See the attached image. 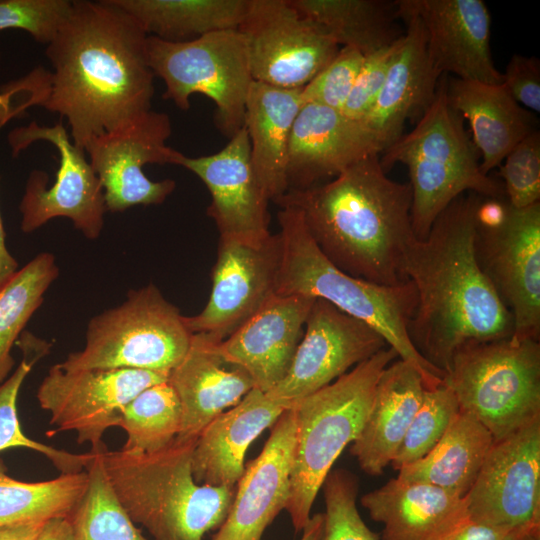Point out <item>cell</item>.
<instances>
[{
	"instance_id": "681fc988",
	"label": "cell",
	"mask_w": 540,
	"mask_h": 540,
	"mask_svg": "<svg viewBox=\"0 0 540 540\" xmlns=\"http://www.w3.org/2000/svg\"><path fill=\"white\" fill-rule=\"evenodd\" d=\"M35 540H73L68 518H56L46 522Z\"/></svg>"
},
{
	"instance_id": "ffe728a7",
	"label": "cell",
	"mask_w": 540,
	"mask_h": 540,
	"mask_svg": "<svg viewBox=\"0 0 540 540\" xmlns=\"http://www.w3.org/2000/svg\"><path fill=\"white\" fill-rule=\"evenodd\" d=\"M383 150L382 144L362 122L327 106L303 104L289 138L288 190L319 185Z\"/></svg>"
},
{
	"instance_id": "e575fe53",
	"label": "cell",
	"mask_w": 540,
	"mask_h": 540,
	"mask_svg": "<svg viewBox=\"0 0 540 540\" xmlns=\"http://www.w3.org/2000/svg\"><path fill=\"white\" fill-rule=\"evenodd\" d=\"M58 275L54 255L42 252L0 288V384L10 376L15 363L12 346Z\"/></svg>"
},
{
	"instance_id": "74e56055",
	"label": "cell",
	"mask_w": 540,
	"mask_h": 540,
	"mask_svg": "<svg viewBox=\"0 0 540 540\" xmlns=\"http://www.w3.org/2000/svg\"><path fill=\"white\" fill-rule=\"evenodd\" d=\"M24 356L14 372L0 384V452L10 448H26L44 455L61 473L85 470L90 452L75 454L35 441L26 436L17 413L20 388L32 366L45 355L51 344L24 332L17 340Z\"/></svg>"
},
{
	"instance_id": "44dd1931",
	"label": "cell",
	"mask_w": 540,
	"mask_h": 540,
	"mask_svg": "<svg viewBox=\"0 0 540 540\" xmlns=\"http://www.w3.org/2000/svg\"><path fill=\"white\" fill-rule=\"evenodd\" d=\"M421 20L427 53L442 76L501 84L491 56V16L482 0H402Z\"/></svg>"
},
{
	"instance_id": "277c9868",
	"label": "cell",
	"mask_w": 540,
	"mask_h": 540,
	"mask_svg": "<svg viewBox=\"0 0 540 540\" xmlns=\"http://www.w3.org/2000/svg\"><path fill=\"white\" fill-rule=\"evenodd\" d=\"M277 219L282 255L275 294H300L328 301L376 330L400 359L418 370L426 389L442 385L444 372L420 355L408 335L417 304L413 283L406 280L384 286L353 277L321 252L298 210L283 207Z\"/></svg>"
},
{
	"instance_id": "7a4b0ae2",
	"label": "cell",
	"mask_w": 540,
	"mask_h": 540,
	"mask_svg": "<svg viewBox=\"0 0 540 540\" xmlns=\"http://www.w3.org/2000/svg\"><path fill=\"white\" fill-rule=\"evenodd\" d=\"M480 196L467 192L436 218L424 240L414 238L402 274L416 290L408 325L415 349L439 370L448 369L464 344L513 335V318L481 271L474 251Z\"/></svg>"
},
{
	"instance_id": "8d00e7d4",
	"label": "cell",
	"mask_w": 540,
	"mask_h": 540,
	"mask_svg": "<svg viewBox=\"0 0 540 540\" xmlns=\"http://www.w3.org/2000/svg\"><path fill=\"white\" fill-rule=\"evenodd\" d=\"M179 398L168 380L142 390L125 407L118 427L127 434L122 451L156 453L169 447L181 428Z\"/></svg>"
},
{
	"instance_id": "f907efd6",
	"label": "cell",
	"mask_w": 540,
	"mask_h": 540,
	"mask_svg": "<svg viewBox=\"0 0 540 540\" xmlns=\"http://www.w3.org/2000/svg\"><path fill=\"white\" fill-rule=\"evenodd\" d=\"M17 270L18 263L6 247L5 231L0 215V288L4 286Z\"/></svg>"
},
{
	"instance_id": "ba28073f",
	"label": "cell",
	"mask_w": 540,
	"mask_h": 540,
	"mask_svg": "<svg viewBox=\"0 0 540 540\" xmlns=\"http://www.w3.org/2000/svg\"><path fill=\"white\" fill-rule=\"evenodd\" d=\"M443 382L459 410L501 440L540 418V342L472 341L452 356Z\"/></svg>"
},
{
	"instance_id": "816d5d0a",
	"label": "cell",
	"mask_w": 540,
	"mask_h": 540,
	"mask_svg": "<svg viewBox=\"0 0 540 540\" xmlns=\"http://www.w3.org/2000/svg\"><path fill=\"white\" fill-rule=\"evenodd\" d=\"M324 513H316L310 517L303 528L300 540H324Z\"/></svg>"
},
{
	"instance_id": "f1b7e54d",
	"label": "cell",
	"mask_w": 540,
	"mask_h": 540,
	"mask_svg": "<svg viewBox=\"0 0 540 540\" xmlns=\"http://www.w3.org/2000/svg\"><path fill=\"white\" fill-rule=\"evenodd\" d=\"M449 105L467 119L481 155L484 175L499 167L511 150L535 129V117L501 84L453 78L446 84Z\"/></svg>"
},
{
	"instance_id": "2e32d148",
	"label": "cell",
	"mask_w": 540,
	"mask_h": 540,
	"mask_svg": "<svg viewBox=\"0 0 540 540\" xmlns=\"http://www.w3.org/2000/svg\"><path fill=\"white\" fill-rule=\"evenodd\" d=\"M167 376L136 369L63 370L55 364L42 380L37 400L57 432L74 431L90 450L104 445V433L118 426L126 405Z\"/></svg>"
},
{
	"instance_id": "52a82bcc",
	"label": "cell",
	"mask_w": 540,
	"mask_h": 540,
	"mask_svg": "<svg viewBox=\"0 0 540 540\" xmlns=\"http://www.w3.org/2000/svg\"><path fill=\"white\" fill-rule=\"evenodd\" d=\"M397 357V352L387 346L291 406L296 434L285 509L296 532L308 523L332 465L361 431L382 371Z\"/></svg>"
},
{
	"instance_id": "f5cc1de1",
	"label": "cell",
	"mask_w": 540,
	"mask_h": 540,
	"mask_svg": "<svg viewBox=\"0 0 540 540\" xmlns=\"http://www.w3.org/2000/svg\"><path fill=\"white\" fill-rule=\"evenodd\" d=\"M510 540H519V539L514 538V539H510Z\"/></svg>"
},
{
	"instance_id": "cb8c5ba5",
	"label": "cell",
	"mask_w": 540,
	"mask_h": 540,
	"mask_svg": "<svg viewBox=\"0 0 540 540\" xmlns=\"http://www.w3.org/2000/svg\"><path fill=\"white\" fill-rule=\"evenodd\" d=\"M395 2L397 15L404 20L406 31L399 39L373 107L360 121L384 150L403 135L409 118L421 117L429 108L441 77L429 60L426 32L420 18L402 0Z\"/></svg>"
},
{
	"instance_id": "836d02e7",
	"label": "cell",
	"mask_w": 540,
	"mask_h": 540,
	"mask_svg": "<svg viewBox=\"0 0 540 540\" xmlns=\"http://www.w3.org/2000/svg\"><path fill=\"white\" fill-rule=\"evenodd\" d=\"M0 458V526L69 518L88 484L86 470L39 482L7 475Z\"/></svg>"
},
{
	"instance_id": "ee69618b",
	"label": "cell",
	"mask_w": 540,
	"mask_h": 540,
	"mask_svg": "<svg viewBox=\"0 0 540 540\" xmlns=\"http://www.w3.org/2000/svg\"><path fill=\"white\" fill-rule=\"evenodd\" d=\"M399 39L364 57L352 91L341 111L349 118L362 121L373 107L385 82Z\"/></svg>"
},
{
	"instance_id": "4316f807",
	"label": "cell",
	"mask_w": 540,
	"mask_h": 540,
	"mask_svg": "<svg viewBox=\"0 0 540 540\" xmlns=\"http://www.w3.org/2000/svg\"><path fill=\"white\" fill-rule=\"evenodd\" d=\"M361 504L383 524L382 540H442L468 519L465 497L397 477L363 495Z\"/></svg>"
},
{
	"instance_id": "8992f818",
	"label": "cell",
	"mask_w": 540,
	"mask_h": 540,
	"mask_svg": "<svg viewBox=\"0 0 540 540\" xmlns=\"http://www.w3.org/2000/svg\"><path fill=\"white\" fill-rule=\"evenodd\" d=\"M446 84V78L438 84L434 101L414 129L380 157L385 172L396 163L408 169L412 229L419 240L428 236L438 215L460 195L505 196L503 186L481 172L479 152L464 119L447 101Z\"/></svg>"
},
{
	"instance_id": "603a6c76",
	"label": "cell",
	"mask_w": 540,
	"mask_h": 540,
	"mask_svg": "<svg viewBox=\"0 0 540 540\" xmlns=\"http://www.w3.org/2000/svg\"><path fill=\"white\" fill-rule=\"evenodd\" d=\"M295 434V412L289 408L274 423L261 453L245 467L229 513L212 540H261L289 500Z\"/></svg>"
},
{
	"instance_id": "d6a6232c",
	"label": "cell",
	"mask_w": 540,
	"mask_h": 540,
	"mask_svg": "<svg viewBox=\"0 0 540 540\" xmlns=\"http://www.w3.org/2000/svg\"><path fill=\"white\" fill-rule=\"evenodd\" d=\"M306 18L318 24L339 46L364 56L401 37L394 27L397 5L383 0H289Z\"/></svg>"
},
{
	"instance_id": "d590c367",
	"label": "cell",
	"mask_w": 540,
	"mask_h": 540,
	"mask_svg": "<svg viewBox=\"0 0 540 540\" xmlns=\"http://www.w3.org/2000/svg\"><path fill=\"white\" fill-rule=\"evenodd\" d=\"M105 444L90 450L87 488L69 516L73 540H147L116 497L105 473Z\"/></svg>"
},
{
	"instance_id": "60d3db41",
	"label": "cell",
	"mask_w": 540,
	"mask_h": 540,
	"mask_svg": "<svg viewBox=\"0 0 540 540\" xmlns=\"http://www.w3.org/2000/svg\"><path fill=\"white\" fill-rule=\"evenodd\" d=\"M499 176L508 202L524 208L540 202V132L534 130L505 157Z\"/></svg>"
},
{
	"instance_id": "484cf974",
	"label": "cell",
	"mask_w": 540,
	"mask_h": 540,
	"mask_svg": "<svg viewBox=\"0 0 540 540\" xmlns=\"http://www.w3.org/2000/svg\"><path fill=\"white\" fill-rule=\"evenodd\" d=\"M285 410L284 405L253 388L230 410L215 417L199 434L192 453L195 482L235 488L250 444Z\"/></svg>"
},
{
	"instance_id": "f35d334b",
	"label": "cell",
	"mask_w": 540,
	"mask_h": 540,
	"mask_svg": "<svg viewBox=\"0 0 540 540\" xmlns=\"http://www.w3.org/2000/svg\"><path fill=\"white\" fill-rule=\"evenodd\" d=\"M459 412L452 390L443 382L425 389L416 412L391 465L395 470L424 458L439 442Z\"/></svg>"
},
{
	"instance_id": "30bf717a",
	"label": "cell",
	"mask_w": 540,
	"mask_h": 540,
	"mask_svg": "<svg viewBox=\"0 0 540 540\" xmlns=\"http://www.w3.org/2000/svg\"><path fill=\"white\" fill-rule=\"evenodd\" d=\"M477 263L513 318L516 340L540 339V202L513 207L480 196L475 215Z\"/></svg>"
},
{
	"instance_id": "83f0119b",
	"label": "cell",
	"mask_w": 540,
	"mask_h": 540,
	"mask_svg": "<svg viewBox=\"0 0 540 540\" xmlns=\"http://www.w3.org/2000/svg\"><path fill=\"white\" fill-rule=\"evenodd\" d=\"M425 389L418 370L402 359L382 371L370 410L350 449L365 473L379 475L391 464Z\"/></svg>"
},
{
	"instance_id": "d6986e66",
	"label": "cell",
	"mask_w": 540,
	"mask_h": 540,
	"mask_svg": "<svg viewBox=\"0 0 540 540\" xmlns=\"http://www.w3.org/2000/svg\"><path fill=\"white\" fill-rule=\"evenodd\" d=\"M174 165L198 176L211 194L207 208L220 237L259 240L270 234L268 199L254 173L250 142L243 126L219 152L188 157L176 150Z\"/></svg>"
},
{
	"instance_id": "db71d44e",
	"label": "cell",
	"mask_w": 540,
	"mask_h": 540,
	"mask_svg": "<svg viewBox=\"0 0 540 540\" xmlns=\"http://www.w3.org/2000/svg\"><path fill=\"white\" fill-rule=\"evenodd\" d=\"M0 57H1V55H0Z\"/></svg>"
},
{
	"instance_id": "3957f363",
	"label": "cell",
	"mask_w": 540,
	"mask_h": 540,
	"mask_svg": "<svg viewBox=\"0 0 540 540\" xmlns=\"http://www.w3.org/2000/svg\"><path fill=\"white\" fill-rule=\"evenodd\" d=\"M380 154L370 155L334 180L290 189L274 202L298 210L321 252L343 272L378 285L394 286L412 229L409 183L389 177Z\"/></svg>"
},
{
	"instance_id": "4fadbf2b",
	"label": "cell",
	"mask_w": 540,
	"mask_h": 540,
	"mask_svg": "<svg viewBox=\"0 0 540 540\" xmlns=\"http://www.w3.org/2000/svg\"><path fill=\"white\" fill-rule=\"evenodd\" d=\"M465 501L470 520L540 540V418L494 441Z\"/></svg>"
},
{
	"instance_id": "bcb514c9",
	"label": "cell",
	"mask_w": 540,
	"mask_h": 540,
	"mask_svg": "<svg viewBox=\"0 0 540 540\" xmlns=\"http://www.w3.org/2000/svg\"><path fill=\"white\" fill-rule=\"evenodd\" d=\"M514 538L519 539L503 529L478 523L468 518L442 540H510Z\"/></svg>"
},
{
	"instance_id": "f6af8a7d",
	"label": "cell",
	"mask_w": 540,
	"mask_h": 540,
	"mask_svg": "<svg viewBox=\"0 0 540 540\" xmlns=\"http://www.w3.org/2000/svg\"><path fill=\"white\" fill-rule=\"evenodd\" d=\"M503 85L513 99L524 107L540 111V62L535 57L514 54L503 74Z\"/></svg>"
},
{
	"instance_id": "5bb4252c",
	"label": "cell",
	"mask_w": 540,
	"mask_h": 540,
	"mask_svg": "<svg viewBox=\"0 0 540 540\" xmlns=\"http://www.w3.org/2000/svg\"><path fill=\"white\" fill-rule=\"evenodd\" d=\"M238 30L245 40L253 81L279 88H303L340 49L289 0H249Z\"/></svg>"
},
{
	"instance_id": "7dc6e473",
	"label": "cell",
	"mask_w": 540,
	"mask_h": 540,
	"mask_svg": "<svg viewBox=\"0 0 540 540\" xmlns=\"http://www.w3.org/2000/svg\"><path fill=\"white\" fill-rule=\"evenodd\" d=\"M22 95V88L18 81L0 87V123H5L8 119L21 113L22 109L12 102L18 100Z\"/></svg>"
},
{
	"instance_id": "1f68e13d",
	"label": "cell",
	"mask_w": 540,
	"mask_h": 540,
	"mask_svg": "<svg viewBox=\"0 0 540 540\" xmlns=\"http://www.w3.org/2000/svg\"><path fill=\"white\" fill-rule=\"evenodd\" d=\"M147 36L180 43L206 34L238 29L249 0H111Z\"/></svg>"
},
{
	"instance_id": "b9f144b4",
	"label": "cell",
	"mask_w": 540,
	"mask_h": 540,
	"mask_svg": "<svg viewBox=\"0 0 540 540\" xmlns=\"http://www.w3.org/2000/svg\"><path fill=\"white\" fill-rule=\"evenodd\" d=\"M72 8L70 0H1L0 31L19 29L49 44Z\"/></svg>"
},
{
	"instance_id": "5b68a950",
	"label": "cell",
	"mask_w": 540,
	"mask_h": 540,
	"mask_svg": "<svg viewBox=\"0 0 540 540\" xmlns=\"http://www.w3.org/2000/svg\"><path fill=\"white\" fill-rule=\"evenodd\" d=\"M197 440H176L156 453H102L111 487L134 523L154 540H202L225 521L235 488L197 484L192 453Z\"/></svg>"
},
{
	"instance_id": "c3c4849f",
	"label": "cell",
	"mask_w": 540,
	"mask_h": 540,
	"mask_svg": "<svg viewBox=\"0 0 540 540\" xmlns=\"http://www.w3.org/2000/svg\"><path fill=\"white\" fill-rule=\"evenodd\" d=\"M46 522L0 526V540H35Z\"/></svg>"
},
{
	"instance_id": "6da1fadb",
	"label": "cell",
	"mask_w": 540,
	"mask_h": 540,
	"mask_svg": "<svg viewBox=\"0 0 540 540\" xmlns=\"http://www.w3.org/2000/svg\"><path fill=\"white\" fill-rule=\"evenodd\" d=\"M146 41L136 21L111 0L72 1L46 45L53 72L42 106L67 119L79 148L151 110L155 75Z\"/></svg>"
},
{
	"instance_id": "4dcf8cb0",
	"label": "cell",
	"mask_w": 540,
	"mask_h": 540,
	"mask_svg": "<svg viewBox=\"0 0 540 540\" xmlns=\"http://www.w3.org/2000/svg\"><path fill=\"white\" fill-rule=\"evenodd\" d=\"M493 443L492 434L477 418L459 410L436 446L424 458L400 468L397 478L465 497Z\"/></svg>"
},
{
	"instance_id": "7402d4cb",
	"label": "cell",
	"mask_w": 540,
	"mask_h": 540,
	"mask_svg": "<svg viewBox=\"0 0 540 540\" xmlns=\"http://www.w3.org/2000/svg\"><path fill=\"white\" fill-rule=\"evenodd\" d=\"M315 299L274 294L232 335L218 343V351L227 362L249 374L254 388L263 393L271 391L291 366Z\"/></svg>"
},
{
	"instance_id": "9a60e30c",
	"label": "cell",
	"mask_w": 540,
	"mask_h": 540,
	"mask_svg": "<svg viewBox=\"0 0 540 540\" xmlns=\"http://www.w3.org/2000/svg\"><path fill=\"white\" fill-rule=\"evenodd\" d=\"M171 132L168 115L150 110L86 144L84 151L102 185L107 211L159 205L174 191V180L152 181L143 171L146 164H173L176 150L166 145Z\"/></svg>"
},
{
	"instance_id": "d4e9b609",
	"label": "cell",
	"mask_w": 540,
	"mask_h": 540,
	"mask_svg": "<svg viewBox=\"0 0 540 540\" xmlns=\"http://www.w3.org/2000/svg\"><path fill=\"white\" fill-rule=\"evenodd\" d=\"M218 343L207 334H192L186 354L168 375L182 411L176 440H197L215 417L254 388L243 368L224 359Z\"/></svg>"
},
{
	"instance_id": "7c38bea8",
	"label": "cell",
	"mask_w": 540,
	"mask_h": 540,
	"mask_svg": "<svg viewBox=\"0 0 540 540\" xmlns=\"http://www.w3.org/2000/svg\"><path fill=\"white\" fill-rule=\"evenodd\" d=\"M40 140L56 147L59 167L51 187H47L49 177L45 171L33 170L29 174L19 205L21 230L30 233L53 218L66 217L86 238L97 239L107 209L102 185L85 151L69 139L62 119L51 127L32 122L8 135L13 156Z\"/></svg>"
},
{
	"instance_id": "9c48e42d",
	"label": "cell",
	"mask_w": 540,
	"mask_h": 540,
	"mask_svg": "<svg viewBox=\"0 0 540 540\" xmlns=\"http://www.w3.org/2000/svg\"><path fill=\"white\" fill-rule=\"evenodd\" d=\"M191 336L179 309L149 284L91 318L85 346L58 366L67 371L136 369L168 377L186 354Z\"/></svg>"
},
{
	"instance_id": "ac0fdd59",
	"label": "cell",
	"mask_w": 540,
	"mask_h": 540,
	"mask_svg": "<svg viewBox=\"0 0 540 540\" xmlns=\"http://www.w3.org/2000/svg\"><path fill=\"white\" fill-rule=\"evenodd\" d=\"M291 366L266 396L287 409L389 346L371 326L316 298Z\"/></svg>"
},
{
	"instance_id": "8fae6325",
	"label": "cell",
	"mask_w": 540,
	"mask_h": 540,
	"mask_svg": "<svg viewBox=\"0 0 540 540\" xmlns=\"http://www.w3.org/2000/svg\"><path fill=\"white\" fill-rule=\"evenodd\" d=\"M146 47L150 68L165 83L164 99L185 111L193 94H203L215 103V125L224 136L230 139L244 126L253 79L238 29L180 43L147 36Z\"/></svg>"
},
{
	"instance_id": "e0dca14e",
	"label": "cell",
	"mask_w": 540,
	"mask_h": 540,
	"mask_svg": "<svg viewBox=\"0 0 540 540\" xmlns=\"http://www.w3.org/2000/svg\"><path fill=\"white\" fill-rule=\"evenodd\" d=\"M281 255L279 233L259 240L220 237L209 300L199 314L184 316L188 330L217 342L232 335L275 294Z\"/></svg>"
},
{
	"instance_id": "7bdbcfd3",
	"label": "cell",
	"mask_w": 540,
	"mask_h": 540,
	"mask_svg": "<svg viewBox=\"0 0 540 540\" xmlns=\"http://www.w3.org/2000/svg\"><path fill=\"white\" fill-rule=\"evenodd\" d=\"M364 57L354 48H340L334 59L302 88V103H315L342 111Z\"/></svg>"
},
{
	"instance_id": "ab89813d",
	"label": "cell",
	"mask_w": 540,
	"mask_h": 540,
	"mask_svg": "<svg viewBox=\"0 0 540 540\" xmlns=\"http://www.w3.org/2000/svg\"><path fill=\"white\" fill-rule=\"evenodd\" d=\"M324 540H380L361 518L356 499L358 480L344 469L330 471L323 485Z\"/></svg>"
},
{
	"instance_id": "f546056e",
	"label": "cell",
	"mask_w": 540,
	"mask_h": 540,
	"mask_svg": "<svg viewBox=\"0 0 540 540\" xmlns=\"http://www.w3.org/2000/svg\"><path fill=\"white\" fill-rule=\"evenodd\" d=\"M301 90L253 81L248 91L244 127L249 137L252 167L268 201L276 200L288 190V144L303 105Z\"/></svg>"
}]
</instances>
